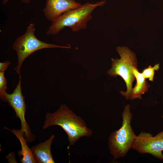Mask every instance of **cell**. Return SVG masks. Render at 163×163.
<instances>
[{
    "instance_id": "10",
    "label": "cell",
    "mask_w": 163,
    "mask_h": 163,
    "mask_svg": "<svg viewBox=\"0 0 163 163\" xmlns=\"http://www.w3.org/2000/svg\"><path fill=\"white\" fill-rule=\"evenodd\" d=\"M12 133L19 140L21 146V150L19 151L18 153L19 156H22L21 158V162L22 163H37L33 152L29 148L27 144V141L23 136L20 129H13L10 130L6 127H5Z\"/></svg>"
},
{
    "instance_id": "8",
    "label": "cell",
    "mask_w": 163,
    "mask_h": 163,
    "mask_svg": "<svg viewBox=\"0 0 163 163\" xmlns=\"http://www.w3.org/2000/svg\"><path fill=\"white\" fill-rule=\"evenodd\" d=\"M82 5L75 0H47L43 11L44 16L53 22L64 13L78 8Z\"/></svg>"
},
{
    "instance_id": "1",
    "label": "cell",
    "mask_w": 163,
    "mask_h": 163,
    "mask_svg": "<svg viewBox=\"0 0 163 163\" xmlns=\"http://www.w3.org/2000/svg\"><path fill=\"white\" fill-rule=\"evenodd\" d=\"M54 125L61 127L66 133L69 145H73L81 137H89L92 130L88 128L83 119L76 114L66 105L61 104L53 113H48L43 126V129Z\"/></svg>"
},
{
    "instance_id": "6",
    "label": "cell",
    "mask_w": 163,
    "mask_h": 163,
    "mask_svg": "<svg viewBox=\"0 0 163 163\" xmlns=\"http://www.w3.org/2000/svg\"><path fill=\"white\" fill-rule=\"evenodd\" d=\"M19 81L16 87L11 94L6 92L1 96L0 99L4 102H8L14 109L16 117L19 118L21 122L20 129L22 133L25 134V139L27 142L30 143L34 141L35 136L32 134L30 128L25 118L26 106L21 88V76H19Z\"/></svg>"
},
{
    "instance_id": "5",
    "label": "cell",
    "mask_w": 163,
    "mask_h": 163,
    "mask_svg": "<svg viewBox=\"0 0 163 163\" xmlns=\"http://www.w3.org/2000/svg\"><path fill=\"white\" fill-rule=\"evenodd\" d=\"M35 31L34 24L31 23L25 33L17 38L13 44V49L16 52L18 57L17 64L14 69L19 76H21V69L24 61L34 52L45 48H70V46H59L42 41L36 37Z\"/></svg>"
},
{
    "instance_id": "7",
    "label": "cell",
    "mask_w": 163,
    "mask_h": 163,
    "mask_svg": "<svg viewBox=\"0 0 163 163\" xmlns=\"http://www.w3.org/2000/svg\"><path fill=\"white\" fill-rule=\"evenodd\" d=\"M141 154H149L163 161V131L155 136L142 131L136 136L132 148Z\"/></svg>"
},
{
    "instance_id": "9",
    "label": "cell",
    "mask_w": 163,
    "mask_h": 163,
    "mask_svg": "<svg viewBox=\"0 0 163 163\" xmlns=\"http://www.w3.org/2000/svg\"><path fill=\"white\" fill-rule=\"evenodd\" d=\"M54 135H51L49 139L31 147V149L38 163H54L51 152V147L55 138Z\"/></svg>"
},
{
    "instance_id": "3",
    "label": "cell",
    "mask_w": 163,
    "mask_h": 163,
    "mask_svg": "<svg viewBox=\"0 0 163 163\" xmlns=\"http://www.w3.org/2000/svg\"><path fill=\"white\" fill-rule=\"evenodd\" d=\"M130 107L129 104L124 107L122 114L121 127L111 133L108 137V148L111 155L115 159L126 155L132 148L136 136L131 125L133 115Z\"/></svg>"
},
{
    "instance_id": "15",
    "label": "cell",
    "mask_w": 163,
    "mask_h": 163,
    "mask_svg": "<svg viewBox=\"0 0 163 163\" xmlns=\"http://www.w3.org/2000/svg\"><path fill=\"white\" fill-rule=\"evenodd\" d=\"M32 0H21V1L22 2L27 4H29L30 2ZM9 0H3L2 1V3L4 5L6 4L7 2H8Z\"/></svg>"
},
{
    "instance_id": "4",
    "label": "cell",
    "mask_w": 163,
    "mask_h": 163,
    "mask_svg": "<svg viewBox=\"0 0 163 163\" xmlns=\"http://www.w3.org/2000/svg\"><path fill=\"white\" fill-rule=\"evenodd\" d=\"M116 50L120 58H111V67L107 72L110 76L116 77L119 75L123 78L127 90L125 92L120 91V93L126 100H128L130 99L133 82L136 79L133 70L137 67V60L135 54L127 47L118 46Z\"/></svg>"
},
{
    "instance_id": "11",
    "label": "cell",
    "mask_w": 163,
    "mask_h": 163,
    "mask_svg": "<svg viewBox=\"0 0 163 163\" xmlns=\"http://www.w3.org/2000/svg\"><path fill=\"white\" fill-rule=\"evenodd\" d=\"M133 72L136 78V82L134 87L132 88L129 99H141V95L148 91L150 85L145 80V78H144L141 72L138 71V69L137 68H134Z\"/></svg>"
},
{
    "instance_id": "13",
    "label": "cell",
    "mask_w": 163,
    "mask_h": 163,
    "mask_svg": "<svg viewBox=\"0 0 163 163\" xmlns=\"http://www.w3.org/2000/svg\"><path fill=\"white\" fill-rule=\"evenodd\" d=\"M5 71H0V96L6 92L7 89V82L5 77Z\"/></svg>"
},
{
    "instance_id": "14",
    "label": "cell",
    "mask_w": 163,
    "mask_h": 163,
    "mask_svg": "<svg viewBox=\"0 0 163 163\" xmlns=\"http://www.w3.org/2000/svg\"><path fill=\"white\" fill-rule=\"evenodd\" d=\"M9 61L0 63V71H5L11 63Z\"/></svg>"
},
{
    "instance_id": "12",
    "label": "cell",
    "mask_w": 163,
    "mask_h": 163,
    "mask_svg": "<svg viewBox=\"0 0 163 163\" xmlns=\"http://www.w3.org/2000/svg\"><path fill=\"white\" fill-rule=\"evenodd\" d=\"M160 64H155L153 67L149 65L144 69L141 72L145 78H149V80L153 82L155 73V71H158L159 69Z\"/></svg>"
},
{
    "instance_id": "2",
    "label": "cell",
    "mask_w": 163,
    "mask_h": 163,
    "mask_svg": "<svg viewBox=\"0 0 163 163\" xmlns=\"http://www.w3.org/2000/svg\"><path fill=\"white\" fill-rule=\"evenodd\" d=\"M105 3V0L94 4L87 3L78 8L66 12L52 22L46 34H56L65 27H69L73 32L85 29L88 21L92 19V14L94 9L103 6Z\"/></svg>"
}]
</instances>
